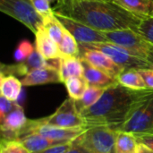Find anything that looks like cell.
<instances>
[{
    "label": "cell",
    "mask_w": 153,
    "mask_h": 153,
    "mask_svg": "<svg viewBox=\"0 0 153 153\" xmlns=\"http://www.w3.org/2000/svg\"><path fill=\"white\" fill-rule=\"evenodd\" d=\"M66 153H89L87 152V150L76 140L74 141L73 146L70 148V150Z\"/></svg>",
    "instance_id": "32"
},
{
    "label": "cell",
    "mask_w": 153,
    "mask_h": 153,
    "mask_svg": "<svg viewBox=\"0 0 153 153\" xmlns=\"http://www.w3.org/2000/svg\"><path fill=\"white\" fill-rule=\"evenodd\" d=\"M59 74L63 83L72 77L83 76V65L80 57H62L59 64Z\"/></svg>",
    "instance_id": "16"
},
{
    "label": "cell",
    "mask_w": 153,
    "mask_h": 153,
    "mask_svg": "<svg viewBox=\"0 0 153 153\" xmlns=\"http://www.w3.org/2000/svg\"><path fill=\"white\" fill-rule=\"evenodd\" d=\"M73 143H74V142H70V143H66L64 144L55 145V146L49 147L48 149H45L43 151L34 153H66L73 146Z\"/></svg>",
    "instance_id": "30"
},
{
    "label": "cell",
    "mask_w": 153,
    "mask_h": 153,
    "mask_svg": "<svg viewBox=\"0 0 153 153\" xmlns=\"http://www.w3.org/2000/svg\"><path fill=\"white\" fill-rule=\"evenodd\" d=\"M106 1H113V0H106Z\"/></svg>",
    "instance_id": "36"
},
{
    "label": "cell",
    "mask_w": 153,
    "mask_h": 153,
    "mask_svg": "<svg viewBox=\"0 0 153 153\" xmlns=\"http://www.w3.org/2000/svg\"><path fill=\"white\" fill-rule=\"evenodd\" d=\"M82 47L99 50L108 57H110L116 64L125 70L128 69H145L152 68V65L143 59L133 56L123 48L110 42L91 43V44H80Z\"/></svg>",
    "instance_id": "6"
},
{
    "label": "cell",
    "mask_w": 153,
    "mask_h": 153,
    "mask_svg": "<svg viewBox=\"0 0 153 153\" xmlns=\"http://www.w3.org/2000/svg\"><path fill=\"white\" fill-rule=\"evenodd\" d=\"M62 57H80V47L74 37L65 29L61 42L58 44Z\"/></svg>",
    "instance_id": "22"
},
{
    "label": "cell",
    "mask_w": 153,
    "mask_h": 153,
    "mask_svg": "<svg viewBox=\"0 0 153 153\" xmlns=\"http://www.w3.org/2000/svg\"><path fill=\"white\" fill-rule=\"evenodd\" d=\"M150 16H153V7H152V13H151V15Z\"/></svg>",
    "instance_id": "35"
},
{
    "label": "cell",
    "mask_w": 153,
    "mask_h": 153,
    "mask_svg": "<svg viewBox=\"0 0 153 153\" xmlns=\"http://www.w3.org/2000/svg\"><path fill=\"white\" fill-rule=\"evenodd\" d=\"M136 153H153V150L143 143H138Z\"/></svg>",
    "instance_id": "33"
},
{
    "label": "cell",
    "mask_w": 153,
    "mask_h": 153,
    "mask_svg": "<svg viewBox=\"0 0 153 153\" xmlns=\"http://www.w3.org/2000/svg\"><path fill=\"white\" fill-rule=\"evenodd\" d=\"M34 50L35 49L33 48L32 44L29 40L22 39L16 47V49L13 54V57L17 63L23 62L33 53Z\"/></svg>",
    "instance_id": "25"
},
{
    "label": "cell",
    "mask_w": 153,
    "mask_h": 153,
    "mask_svg": "<svg viewBox=\"0 0 153 153\" xmlns=\"http://www.w3.org/2000/svg\"><path fill=\"white\" fill-rule=\"evenodd\" d=\"M83 65V77L91 86H96L100 88H108L114 84L117 80L104 73L103 71L91 65L86 61L82 60Z\"/></svg>",
    "instance_id": "14"
},
{
    "label": "cell",
    "mask_w": 153,
    "mask_h": 153,
    "mask_svg": "<svg viewBox=\"0 0 153 153\" xmlns=\"http://www.w3.org/2000/svg\"><path fill=\"white\" fill-rule=\"evenodd\" d=\"M137 139L138 143H143L153 150V128L143 133L134 134Z\"/></svg>",
    "instance_id": "29"
},
{
    "label": "cell",
    "mask_w": 153,
    "mask_h": 153,
    "mask_svg": "<svg viewBox=\"0 0 153 153\" xmlns=\"http://www.w3.org/2000/svg\"><path fill=\"white\" fill-rule=\"evenodd\" d=\"M152 91L129 90L116 82L106 89L97 103L81 113L86 128L108 127L119 131L139 103Z\"/></svg>",
    "instance_id": "2"
},
{
    "label": "cell",
    "mask_w": 153,
    "mask_h": 153,
    "mask_svg": "<svg viewBox=\"0 0 153 153\" xmlns=\"http://www.w3.org/2000/svg\"><path fill=\"white\" fill-rule=\"evenodd\" d=\"M80 47V58L89 63L91 65L103 71L115 80L125 71L121 66L116 64L110 57H108L104 53L91 49L85 47H82L79 44Z\"/></svg>",
    "instance_id": "11"
},
{
    "label": "cell",
    "mask_w": 153,
    "mask_h": 153,
    "mask_svg": "<svg viewBox=\"0 0 153 153\" xmlns=\"http://www.w3.org/2000/svg\"><path fill=\"white\" fill-rule=\"evenodd\" d=\"M137 146L138 142L134 134L117 131L115 143L116 153H136Z\"/></svg>",
    "instance_id": "19"
},
{
    "label": "cell",
    "mask_w": 153,
    "mask_h": 153,
    "mask_svg": "<svg viewBox=\"0 0 153 153\" xmlns=\"http://www.w3.org/2000/svg\"><path fill=\"white\" fill-rule=\"evenodd\" d=\"M22 86H36L49 83L62 82L59 69L56 67H45L30 72L21 79Z\"/></svg>",
    "instance_id": "12"
},
{
    "label": "cell",
    "mask_w": 153,
    "mask_h": 153,
    "mask_svg": "<svg viewBox=\"0 0 153 153\" xmlns=\"http://www.w3.org/2000/svg\"><path fill=\"white\" fill-rule=\"evenodd\" d=\"M117 82L125 88L133 91H148V87L137 69L125 70L117 79ZM151 91V90H150Z\"/></svg>",
    "instance_id": "18"
},
{
    "label": "cell",
    "mask_w": 153,
    "mask_h": 153,
    "mask_svg": "<svg viewBox=\"0 0 153 153\" xmlns=\"http://www.w3.org/2000/svg\"><path fill=\"white\" fill-rule=\"evenodd\" d=\"M47 1H48V3H53V2H56V3H57L59 0H47Z\"/></svg>",
    "instance_id": "34"
},
{
    "label": "cell",
    "mask_w": 153,
    "mask_h": 153,
    "mask_svg": "<svg viewBox=\"0 0 153 153\" xmlns=\"http://www.w3.org/2000/svg\"><path fill=\"white\" fill-rule=\"evenodd\" d=\"M65 85L69 94V98L74 100H81L89 87V83L83 76L69 78L65 81Z\"/></svg>",
    "instance_id": "24"
},
{
    "label": "cell",
    "mask_w": 153,
    "mask_h": 153,
    "mask_svg": "<svg viewBox=\"0 0 153 153\" xmlns=\"http://www.w3.org/2000/svg\"><path fill=\"white\" fill-rule=\"evenodd\" d=\"M107 88H100L96 86H91L89 85L88 89L86 90L85 93L82 97L81 100H74L75 107L78 110V112L81 114L85 109L91 108L95 103L99 101V100L101 98L103 93L105 92Z\"/></svg>",
    "instance_id": "21"
},
{
    "label": "cell",
    "mask_w": 153,
    "mask_h": 153,
    "mask_svg": "<svg viewBox=\"0 0 153 153\" xmlns=\"http://www.w3.org/2000/svg\"><path fill=\"white\" fill-rule=\"evenodd\" d=\"M34 9L37 11V13L42 17L48 16L50 14L54 13L53 8L50 7V3H48L47 0H29Z\"/></svg>",
    "instance_id": "28"
},
{
    "label": "cell",
    "mask_w": 153,
    "mask_h": 153,
    "mask_svg": "<svg viewBox=\"0 0 153 153\" xmlns=\"http://www.w3.org/2000/svg\"><path fill=\"white\" fill-rule=\"evenodd\" d=\"M23 108L18 103L3 117L0 118L2 139L17 141L18 136L28 122Z\"/></svg>",
    "instance_id": "10"
},
{
    "label": "cell",
    "mask_w": 153,
    "mask_h": 153,
    "mask_svg": "<svg viewBox=\"0 0 153 153\" xmlns=\"http://www.w3.org/2000/svg\"><path fill=\"white\" fill-rule=\"evenodd\" d=\"M103 33L108 42L123 48L133 56L143 59L153 65V45L135 30L126 29L104 31Z\"/></svg>",
    "instance_id": "3"
},
{
    "label": "cell",
    "mask_w": 153,
    "mask_h": 153,
    "mask_svg": "<svg viewBox=\"0 0 153 153\" xmlns=\"http://www.w3.org/2000/svg\"><path fill=\"white\" fill-rule=\"evenodd\" d=\"M0 11L22 23L34 34L42 27L43 18L29 0H0Z\"/></svg>",
    "instance_id": "4"
},
{
    "label": "cell",
    "mask_w": 153,
    "mask_h": 153,
    "mask_svg": "<svg viewBox=\"0 0 153 153\" xmlns=\"http://www.w3.org/2000/svg\"><path fill=\"white\" fill-rule=\"evenodd\" d=\"M65 30H67L79 44H91L108 42L102 31L94 30L74 19L54 13Z\"/></svg>",
    "instance_id": "9"
},
{
    "label": "cell",
    "mask_w": 153,
    "mask_h": 153,
    "mask_svg": "<svg viewBox=\"0 0 153 153\" xmlns=\"http://www.w3.org/2000/svg\"><path fill=\"white\" fill-rule=\"evenodd\" d=\"M42 27L48 34V36L57 44H59L62 40L65 28L60 22V21L56 18L55 13L50 14L43 18Z\"/></svg>",
    "instance_id": "23"
},
{
    "label": "cell",
    "mask_w": 153,
    "mask_h": 153,
    "mask_svg": "<svg viewBox=\"0 0 153 153\" xmlns=\"http://www.w3.org/2000/svg\"><path fill=\"white\" fill-rule=\"evenodd\" d=\"M143 76L149 90L153 91V68H145L138 70Z\"/></svg>",
    "instance_id": "31"
},
{
    "label": "cell",
    "mask_w": 153,
    "mask_h": 153,
    "mask_svg": "<svg viewBox=\"0 0 153 153\" xmlns=\"http://www.w3.org/2000/svg\"><path fill=\"white\" fill-rule=\"evenodd\" d=\"M136 31L153 45V16L145 17L139 24Z\"/></svg>",
    "instance_id": "27"
},
{
    "label": "cell",
    "mask_w": 153,
    "mask_h": 153,
    "mask_svg": "<svg viewBox=\"0 0 153 153\" xmlns=\"http://www.w3.org/2000/svg\"><path fill=\"white\" fill-rule=\"evenodd\" d=\"M18 142H20L30 153L38 152L43 151L45 149H48V148L55 146V145L70 143V142H65V141L53 140V139L42 136L39 134H35V133L30 134L22 137V139L18 140Z\"/></svg>",
    "instance_id": "15"
},
{
    "label": "cell",
    "mask_w": 153,
    "mask_h": 153,
    "mask_svg": "<svg viewBox=\"0 0 153 153\" xmlns=\"http://www.w3.org/2000/svg\"><path fill=\"white\" fill-rule=\"evenodd\" d=\"M22 82L15 75L0 74V94L11 101H16L22 91Z\"/></svg>",
    "instance_id": "17"
},
{
    "label": "cell",
    "mask_w": 153,
    "mask_h": 153,
    "mask_svg": "<svg viewBox=\"0 0 153 153\" xmlns=\"http://www.w3.org/2000/svg\"><path fill=\"white\" fill-rule=\"evenodd\" d=\"M40 124L60 128H86L85 122L78 112L75 102L71 98L66 99L55 111L48 117L37 119ZM87 129V128H86Z\"/></svg>",
    "instance_id": "7"
},
{
    "label": "cell",
    "mask_w": 153,
    "mask_h": 153,
    "mask_svg": "<svg viewBox=\"0 0 153 153\" xmlns=\"http://www.w3.org/2000/svg\"><path fill=\"white\" fill-rule=\"evenodd\" d=\"M152 128H153V91L139 103L131 117L119 131L139 134Z\"/></svg>",
    "instance_id": "8"
},
{
    "label": "cell",
    "mask_w": 153,
    "mask_h": 153,
    "mask_svg": "<svg viewBox=\"0 0 153 153\" xmlns=\"http://www.w3.org/2000/svg\"><path fill=\"white\" fill-rule=\"evenodd\" d=\"M117 134V131L108 127H91L77 141L89 153H116Z\"/></svg>",
    "instance_id": "5"
},
{
    "label": "cell",
    "mask_w": 153,
    "mask_h": 153,
    "mask_svg": "<svg viewBox=\"0 0 153 153\" xmlns=\"http://www.w3.org/2000/svg\"><path fill=\"white\" fill-rule=\"evenodd\" d=\"M116 4L135 14L150 16L153 7V0H113Z\"/></svg>",
    "instance_id": "20"
},
{
    "label": "cell",
    "mask_w": 153,
    "mask_h": 153,
    "mask_svg": "<svg viewBox=\"0 0 153 153\" xmlns=\"http://www.w3.org/2000/svg\"><path fill=\"white\" fill-rule=\"evenodd\" d=\"M0 153H30L20 142L4 140L1 141Z\"/></svg>",
    "instance_id": "26"
},
{
    "label": "cell",
    "mask_w": 153,
    "mask_h": 153,
    "mask_svg": "<svg viewBox=\"0 0 153 153\" xmlns=\"http://www.w3.org/2000/svg\"><path fill=\"white\" fill-rule=\"evenodd\" d=\"M53 11L102 32L126 29L136 30L147 17L106 0H59Z\"/></svg>",
    "instance_id": "1"
},
{
    "label": "cell",
    "mask_w": 153,
    "mask_h": 153,
    "mask_svg": "<svg viewBox=\"0 0 153 153\" xmlns=\"http://www.w3.org/2000/svg\"><path fill=\"white\" fill-rule=\"evenodd\" d=\"M35 49L47 60L61 58L58 44L48 36L43 27L35 33Z\"/></svg>",
    "instance_id": "13"
}]
</instances>
